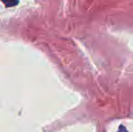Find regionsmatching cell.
<instances>
[{"label": "cell", "instance_id": "cell-1", "mask_svg": "<svg viewBox=\"0 0 133 132\" xmlns=\"http://www.w3.org/2000/svg\"><path fill=\"white\" fill-rule=\"evenodd\" d=\"M2 2L6 6V7H12L16 6L19 4V0H1Z\"/></svg>", "mask_w": 133, "mask_h": 132}]
</instances>
